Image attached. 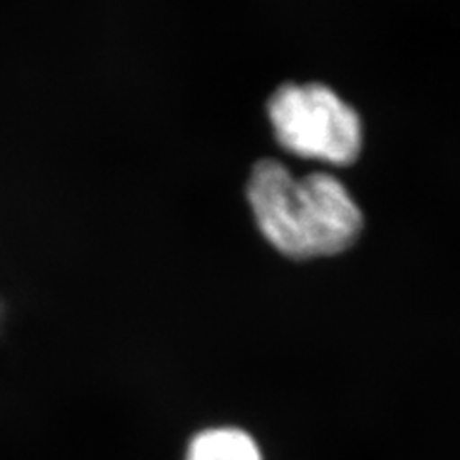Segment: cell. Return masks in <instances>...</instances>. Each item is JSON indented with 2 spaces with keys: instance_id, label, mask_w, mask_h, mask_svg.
I'll use <instances>...</instances> for the list:
<instances>
[{
  "instance_id": "cell-2",
  "label": "cell",
  "mask_w": 460,
  "mask_h": 460,
  "mask_svg": "<svg viewBox=\"0 0 460 460\" xmlns=\"http://www.w3.org/2000/svg\"><path fill=\"white\" fill-rule=\"evenodd\" d=\"M267 115L280 146L305 160L345 167L363 152L361 115L326 84H282L269 98Z\"/></svg>"
},
{
  "instance_id": "cell-3",
  "label": "cell",
  "mask_w": 460,
  "mask_h": 460,
  "mask_svg": "<svg viewBox=\"0 0 460 460\" xmlns=\"http://www.w3.org/2000/svg\"><path fill=\"white\" fill-rule=\"evenodd\" d=\"M186 460H263L257 443L238 428H213L198 434Z\"/></svg>"
},
{
  "instance_id": "cell-1",
  "label": "cell",
  "mask_w": 460,
  "mask_h": 460,
  "mask_svg": "<svg viewBox=\"0 0 460 460\" xmlns=\"http://www.w3.org/2000/svg\"><path fill=\"white\" fill-rule=\"evenodd\" d=\"M246 194L263 238L296 261L340 255L363 234V209L330 172L294 177L284 164L261 160L250 172Z\"/></svg>"
}]
</instances>
